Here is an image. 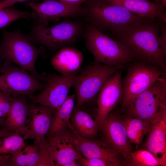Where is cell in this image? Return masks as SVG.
<instances>
[{
  "label": "cell",
  "mask_w": 166,
  "mask_h": 166,
  "mask_svg": "<svg viewBox=\"0 0 166 166\" xmlns=\"http://www.w3.org/2000/svg\"><path fill=\"white\" fill-rule=\"evenodd\" d=\"M160 30L155 20H147L130 24L114 34L133 60L156 66L166 71V56L158 41Z\"/></svg>",
  "instance_id": "obj_1"
},
{
  "label": "cell",
  "mask_w": 166,
  "mask_h": 166,
  "mask_svg": "<svg viewBox=\"0 0 166 166\" xmlns=\"http://www.w3.org/2000/svg\"><path fill=\"white\" fill-rule=\"evenodd\" d=\"M39 55L46 56L44 47H36L19 29L11 32L3 30L0 42V62L14 63L43 82L46 81L45 75L39 74L35 67Z\"/></svg>",
  "instance_id": "obj_2"
},
{
  "label": "cell",
  "mask_w": 166,
  "mask_h": 166,
  "mask_svg": "<svg viewBox=\"0 0 166 166\" xmlns=\"http://www.w3.org/2000/svg\"><path fill=\"white\" fill-rule=\"evenodd\" d=\"M82 14L90 25L100 31L115 33L127 26L149 19L141 18L107 0H86Z\"/></svg>",
  "instance_id": "obj_3"
},
{
  "label": "cell",
  "mask_w": 166,
  "mask_h": 166,
  "mask_svg": "<svg viewBox=\"0 0 166 166\" xmlns=\"http://www.w3.org/2000/svg\"><path fill=\"white\" fill-rule=\"evenodd\" d=\"M84 36L85 47L93 55L94 63L110 66H123L133 60L123 44L103 34L93 25L86 26Z\"/></svg>",
  "instance_id": "obj_4"
},
{
  "label": "cell",
  "mask_w": 166,
  "mask_h": 166,
  "mask_svg": "<svg viewBox=\"0 0 166 166\" xmlns=\"http://www.w3.org/2000/svg\"><path fill=\"white\" fill-rule=\"evenodd\" d=\"M127 116L151 123L166 113L165 75L135 98L124 109Z\"/></svg>",
  "instance_id": "obj_5"
},
{
  "label": "cell",
  "mask_w": 166,
  "mask_h": 166,
  "mask_svg": "<svg viewBox=\"0 0 166 166\" xmlns=\"http://www.w3.org/2000/svg\"><path fill=\"white\" fill-rule=\"evenodd\" d=\"M123 66H110L94 63L76 75L72 83V87L76 93V106L81 107L93 101L107 80Z\"/></svg>",
  "instance_id": "obj_6"
},
{
  "label": "cell",
  "mask_w": 166,
  "mask_h": 166,
  "mask_svg": "<svg viewBox=\"0 0 166 166\" xmlns=\"http://www.w3.org/2000/svg\"><path fill=\"white\" fill-rule=\"evenodd\" d=\"M81 30L80 24L69 20L50 27L36 23L27 37L33 43L56 50L75 42L80 35Z\"/></svg>",
  "instance_id": "obj_7"
},
{
  "label": "cell",
  "mask_w": 166,
  "mask_h": 166,
  "mask_svg": "<svg viewBox=\"0 0 166 166\" xmlns=\"http://www.w3.org/2000/svg\"><path fill=\"white\" fill-rule=\"evenodd\" d=\"M165 71L156 65L138 61L128 68L123 88L121 109H124L135 98L148 89Z\"/></svg>",
  "instance_id": "obj_8"
},
{
  "label": "cell",
  "mask_w": 166,
  "mask_h": 166,
  "mask_svg": "<svg viewBox=\"0 0 166 166\" xmlns=\"http://www.w3.org/2000/svg\"><path fill=\"white\" fill-rule=\"evenodd\" d=\"M0 89L11 93L22 95L31 99L38 91L42 90L45 84L24 69L5 61L0 67Z\"/></svg>",
  "instance_id": "obj_9"
},
{
  "label": "cell",
  "mask_w": 166,
  "mask_h": 166,
  "mask_svg": "<svg viewBox=\"0 0 166 166\" xmlns=\"http://www.w3.org/2000/svg\"><path fill=\"white\" fill-rule=\"evenodd\" d=\"M59 76L54 73L46 76L45 85L41 92L31 99L33 102L57 109L68 96L73 79L79 73Z\"/></svg>",
  "instance_id": "obj_10"
},
{
  "label": "cell",
  "mask_w": 166,
  "mask_h": 166,
  "mask_svg": "<svg viewBox=\"0 0 166 166\" xmlns=\"http://www.w3.org/2000/svg\"><path fill=\"white\" fill-rule=\"evenodd\" d=\"M103 142L123 159L132 151L122 119L117 114L110 113L101 128Z\"/></svg>",
  "instance_id": "obj_11"
},
{
  "label": "cell",
  "mask_w": 166,
  "mask_h": 166,
  "mask_svg": "<svg viewBox=\"0 0 166 166\" xmlns=\"http://www.w3.org/2000/svg\"><path fill=\"white\" fill-rule=\"evenodd\" d=\"M27 6L34 10L36 23L46 26L49 22H56L61 18H75L81 14V6L69 4L56 0L42 2H30Z\"/></svg>",
  "instance_id": "obj_12"
},
{
  "label": "cell",
  "mask_w": 166,
  "mask_h": 166,
  "mask_svg": "<svg viewBox=\"0 0 166 166\" xmlns=\"http://www.w3.org/2000/svg\"><path fill=\"white\" fill-rule=\"evenodd\" d=\"M121 72H117L103 85L97 99V113L96 120L100 129L106 117L122 98L123 95Z\"/></svg>",
  "instance_id": "obj_13"
},
{
  "label": "cell",
  "mask_w": 166,
  "mask_h": 166,
  "mask_svg": "<svg viewBox=\"0 0 166 166\" xmlns=\"http://www.w3.org/2000/svg\"><path fill=\"white\" fill-rule=\"evenodd\" d=\"M29 110L25 140L34 139L41 143L49 131L52 117L57 109L50 106L32 102L28 103Z\"/></svg>",
  "instance_id": "obj_14"
},
{
  "label": "cell",
  "mask_w": 166,
  "mask_h": 166,
  "mask_svg": "<svg viewBox=\"0 0 166 166\" xmlns=\"http://www.w3.org/2000/svg\"><path fill=\"white\" fill-rule=\"evenodd\" d=\"M49 136L47 140L49 152L56 166H63L82 157L76 148L71 130Z\"/></svg>",
  "instance_id": "obj_15"
},
{
  "label": "cell",
  "mask_w": 166,
  "mask_h": 166,
  "mask_svg": "<svg viewBox=\"0 0 166 166\" xmlns=\"http://www.w3.org/2000/svg\"><path fill=\"white\" fill-rule=\"evenodd\" d=\"M70 129L73 134L76 148L84 157L102 159L122 166L120 156L101 141L84 137L77 134L73 128Z\"/></svg>",
  "instance_id": "obj_16"
},
{
  "label": "cell",
  "mask_w": 166,
  "mask_h": 166,
  "mask_svg": "<svg viewBox=\"0 0 166 166\" xmlns=\"http://www.w3.org/2000/svg\"><path fill=\"white\" fill-rule=\"evenodd\" d=\"M143 149L151 153L162 166H166V113L151 123Z\"/></svg>",
  "instance_id": "obj_17"
},
{
  "label": "cell",
  "mask_w": 166,
  "mask_h": 166,
  "mask_svg": "<svg viewBox=\"0 0 166 166\" xmlns=\"http://www.w3.org/2000/svg\"><path fill=\"white\" fill-rule=\"evenodd\" d=\"M12 94L10 109L1 129L17 132L24 136L27 133L28 103L25 96Z\"/></svg>",
  "instance_id": "obj_18"
},
{
  "label": "cell",
  "mask_w": 166,
  "mask_h": 166,
  "mask_svg": "<svg viewBox=\"0 0 166 166\" xmlns=\"http://www.w3.org/2000/svg\"><path fill=\"white\" fill-rule=\"evenodd\" d=\"M120 5L131 13L142 18L159 21L166 23L165 7L160 3L148 0H107Z\"/></svg>",
  "instance_id": "obj_19"
},
{
  "label": "cell",
  "mask_w": 166,
  "mask_h": 166,
  "mask_svg": "<svg viewBox=\"0 0 166 166\" xmlns=\"http://www.w3.org/2000/svg\"><path fill=\"white\" fill-rule=\"evenodd\" d=\"M83 61V55L79 50L65 46L61 48L53 56L51 64L62 75H67L79 70Z\"/></svg>",
  "instance_id": "obj_20"
},
{
  "label": "cell",
  "mask_w": 166,
  "mask_h": 166,
  "mask_svg": "<svg viewBox=\"0 0 166 166\" xmlns=\"http://www.w3.org/2000/svg\"><path fill=\"white\" fill-rule=\"evenodd\" d=\"M70 119L72 127L80 136L88 139H93L97 135L100 128L95 120L88 113L75 106Z\"/></svg>",
  "instance_id": "obj_21"
},
{
  "label": "cell",
  "mask_w": 166,
  "mask_h": 166,
  "mask_svg": "<svg viewBox=\"0 0 166 166\" xmlns=\"http://www.w3.org/2000/svg\"><path fill=\"white\" fill-rule=\"evenodd\" d=\"M75 97L74 94L68 95L54 114L47 134L48 136L64 132L69 128L71 124L69 121L74 107Z\"/></svg>",
  "instance_id": "obj_22"
},
{
  "label": "cell",
  "mask_w": 166,
  "mask_h": 166,
  "mask_svg": "<svg viewBox=\"0 0 166 166\" xmlns=\"http://www.w3.org/2000/svg\"><path fill=\"white\" fill-rule=\"evenodd\" d=\"M40 155V143L34 141L10 155L6 166H36Z\"/></svg>",
  "instance_id": "obj_23"
},
{
  "label": "cell",
  "mask_w": 166,
  "mask_h": 166,
  "mask_svg": "<svg viewBox=\"0 0 166 166\" xmlns=\"http://www.w3.org/2000/svg\"><path fill=\"white\" fill-rule=\"evenodd\" d=\"M122 120L130 143L135 144L137 147L149 132L151 123L128 116Z\"/></svg>",
  "instance_id": "obj_24"
},
{
  "label": "cell",
  "mask_w": 166,
  "mask_h": 166,
  "mask_svg": "<svg viewBox=\"0 0 166 166\" xmlns=\"http://www.w3.org/2000/svg\"><path fill=\"white\" fill-rule=\"evenodd\" d=\"M122 165L127 166H162L151 153L144 149L131 152L122 160Z\"/></svg>",
  "instance_id": "obj_25"
},
{
  "label": "cell",
  "mask_w": 166,
  "mask_h": 166,
  "mask_svg": "<svg viewBox=\"0 0 166 166\" xmlns=\"http://www.w3.org/2000/svg\"><path fill=\"white\" fill-rule=\"evenodd\" d=\"M23 136L17 132L0 138V154L10 155L19 151L26 146Z\"/></svg>",
  "instance_id": "obj_26"
},
{
  "label": "cell",
  "mask_w": 166,
  "mask_h": 166,
  "mask_svg": "<svg viewBox=\"0 0 166 166\" xmlns=\"http://www.w3.org/2000/svg\"><path fill=\"white\" fill-rule=\"evenodd\" d=\"M34 12L19 11L12 7L0 9V29L6 27L20 18L31 20L34 19Z\"/></svg>",
  "instance_id": "obj_27"
},
{
  "label": "cell",
  "mask_w": 166,
  "mask_h": 166,
  "mask_svg": "<svg viewBox=\"0 0 166 166\" xmlns=\"http://www.w3.org/2000/svg\"><path fill=\"white\" fill-rule=\"evenodd\" d=\"M12 96L10 92L0 89V128H2L9 113Z\"/></svg>",
  "instance_id": "obj_28"
},
{
  "label": "cell",
  "mask_w": 166,
  "mask_h": 166,
  "mask_svg": "<svg viewBox=\"0 0 166 166\" xmlns=\"http://www.w3.org/2000/svg\"><path fill=\"white\" fill-rule=\"evenodd\" d=\"M36 166H56L50 157L46 138L40 143L39 158Z\"/></svg>",
  "instance_id": "obj_29"
},
{
  "label": "cell",
  "mask_w": 166,
  "mask_h": 166,
  "mask_svg": "<svg viewBox=\"0 0 166 166\" xmlns=\"http://www.w3.org/2000/svg\"><path fill=\"white\" fill-rule=\"evenodd\" d=\"M78 160L83 166H120L118 164L97 158H89L81 157Z\"/></svg>",
  "instance_id": "obj_30"
},
{
  "label": "cell",
  "mask_w": 166,
  "mask_h": 166,
  "mask_svg": "<svg viewBox=\"0 0 166 166\" xmlns=\"http://www.w3.org/2000/svg\"><path fill=\"white\" fill-rule=\"evenodd\" d=\"M158 23L161 33L160 35H158V41L163 52L166 56V23L159 21Z\"/></svg>",
  "instance_id": "obj_31"
},
{
  "label": "cell",
  "mask_w": 166,
  "mask_h": 166,
  "mask_svg": "<svg viewBox=\"0 0 166 166\" xmlns=\"http://www.w3.org/2000/svg\"><path fill=\"white\" fill-rule=\"evenodd\" d=\"M31 0H0V9L10 7L18 2Z\"/></svg>",
  "instance_id": "obj_32"
},
{
  "label": "cell",
  "mask_w": 166,
  "mask_h": 166,
  "mask_svg": "<svg viewBox=\"0 0 166 166\" xmlns=\"http://www.w3.org/2000/svg\"><path fill=\"white\" fill-rule=\"evenodd\" d=\"M45 0H31L32 2H36L38 1ZM60 1L66 3L78 6H81L82 3L85 2L86 0H56Z\"/></svg>",
  "instance_id": "obj_33"
},
{
  "label": "cell",
  "mask_w": 166,
  "mask_h": 166,
  "mask_svg": "<svg viewBox=\"0 0 166 166\" xmlns=\"http://www.w3.org/2000/svg\"><path fill=\"white\" fill-rule=\"evenodd\" d=\"M10 156V154L0 155V166H6Z\"/></svg>",
  "instance_id": "obj_34"
},
{
  "label": "cell",
  "mask_w": 166,
  "mask_h": 166,
  "mask_svg": "<svg viewBox=\"0 0 166 166\" xmlns=\"http://www.w3.org/2000/svg\"><path fill=\"white\" fill-rule=\"evenodd\" d=\"M14 132H15L1 129L0 130V138L8 136Z\"/></svg>",
  "instance_id": "obj_35"
},
{
  "label": "cell",
  "mask_w": 166,
  "mask_h": 166,
  "mask_svg": "<svg viewBox=\"0 0 166 166\" xmlns=\"http://www.w3.org/2000/svg\"><path fill=\"white\" fill-rule=\"evenodd\" d=\"M81 166L78 160H74L68 163L63 166Z\"/></svg>",
  "instance_id": "obj_36"
},
{
  "label": "cell",
  "mask_w": 166,
  "mask_h": 166,
  "mask_svg": "<svg viewBox=\"0 0 166 166\" xmlns=\"http://www.w3.org/2000/svg\"><path fill=\"white\" fill-rule=\"evenodd\" d=\"M160 2L165 7L166 6V0H160Z\"/></svg>",
  "instance_id": "obj_37"
},
{
  "label": "cell",
  "mask_w": 166,
  "mask_h": 166,
  "mask_svg": "<svg viewBox=\"0 0 166 166\" xmlns=\"http://www.w3.org/2000/svg\"><path fill=\"white\" fill-rule=\"evenodd\" d=\"M152 0L155 1L156 2L160 3V0Z\"/></svg>",
  "instance_id": "obj_38"
}]
</instances>
